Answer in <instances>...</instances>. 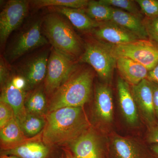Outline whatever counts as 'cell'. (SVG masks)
<instances>
[{"label":"cell","instance_id":"obj_1","mask_svg":"<svg viewBox=\"0 0 158 158\" xmlns=\"http://www.w3.org/2000/svg\"><path fill=\"white\" fill-rule=\"evenodd\" d=\"M88 127L82 107L58 109L47 116L44 141L48 144L72 142L88 131Z\"/></svg>","mask_w":158,"mask_h":158},{"label":"cell","instance_id":"obj_2","mask_svg":"<svg viewBox=\"0 0 158 158\" xmlns=\"http://www.w3.org/2000/svg\"><path fill=\"white\" fill-rule=\"evenodd\" d=\"M94 75L89 69L77 65L52 95L49 113L65 107H82L90 98Z\"/></svg>","mask_w":158,"mask_h":158},{"label":"cell","instance_id":"obj_3","mask_svg":"<svg viewBox=\"0 0 158 158\" xmlns=\"http://www.w3.org/2000/svg\"><path fill=\"white\" fill-rule=\"evenodd\" d=\"M44 35L52 48L76 62L83 54V45L71 24L62 15L52 12L43 20Z\"/></svg>","mask_w":158,"mask_h":158},{"label":"cell","instance_id":"obj_4","mask_svg":"<svg viewBox=\"0 0 158 158\" xmlns=\"http://www.w3.org/2000/svg\"><path fill=\"white\" fill-rule=\"evenodd\" d=\"M79 61L90 65L105 84L111 82L116 67V58L110 45L97 39L88 41L84 46Z\"/></svg>","mask_w":158,"mask_h":158},{"label":"cell","instance_id":"obj_5","mask_svg":"<svg viewBox=\"0 0 158 158\" xmlns=\"http://www.w3.org/2000/svg\"><path fill=\"white\" fill-rule=\"evenodd\" d=\"M109 45L116 58L122 57L131 59L149 71L158 64V47L149 40H139L123 45Z\"/></svg>","mask_w":158,"mask_h":158},{"label":"cell","instance_id":"obj_6","mask_svg":"<svg viewBox=\"0 0 158 158\" xmlns=\"http://www.w3.org/2000/svg\"><path fill=\"white\" fill-rule=\"evenodd\" d=\"M43 20L36 21L21 32L15 40L6 54L7 59L13 62L26 53L49 42L42 32Z\"/></svg>","mask_w":158,"mask_h":158},{"label":"cell","instance_id":"obj_7","mask_svg":"<svg viewBox=\"0 0 158 158\" xmlns=\"http://www.w3.org/2000/svg\"><path fill=\"white\" fill-rule=\"evenodd\" d=\"M76 65V62L52 48L44 81L45 91L48 95H52L63 84Z\"/></svg>","mask_w":158,"mask_h":158},{"label":"cell","instance_id":"obj_8","mask_svg":"<svg viewBox=\"0 0 158 158\" xmlns=\"http://www.w3.org/2000/svg\"><path fill=\"white\" fill-rule=\"evenodd\" d=\"M31 1L10 0L0 13V44L2 48L11 33L18 28L25 18Z\"/></svg>","mask_w":158,"mask_h":158},{"label":"cell","instance_id":"obj_9","mask_svg":"<svg viewBox=\"0 0 158 158\" xmlns=\"http://www.w3.org/2000/svg\"><path fill=\"white\" fill-rule=\"evenodd\" d=\"M91 31L97 40L111 46L123 45L141 40L111 21L101 23Z\"/></svg>","mask_w":158,"mask_h":158},{"label":"cell","instance_id":"obj_10","mask_svg":"<svg viewBox=\"0 0 158 158\" xmlns=\"http://www.w3.org/2000/svg\"><path fill=\"white\" fill-rule=\"evenodd\" d=\"M132 93L137 107L148 124L153 127L156 122L155 111L151 82L148 79L132 86Z\"/></svg>","mask_w":158,"mask_h":158},{"label":"cell","instance_id":"obj_11","mask_svg":"<svg viewBox=\"0 0 158 158\" xmlns=\"http://www.w3.org/2000/svg\"><path fill=\"white\" fill-rule=\"evenodd\" d=\"M71 143L72 150L76 158H103L100 141L91 131L88 130Z\"/></svg>","mask_w":158,"mask_h":158},{"label":"cell","instance_id":"obj_12","mask_svg":"<svg viewBox=\"0 0 158 158\" xmlns=\"http://www.w3.org/2000/svg\"><path fill=\"white\" fill-rule=\"evenodd\" d=\"M117 93L119 107L126 121L132 127L139 123L138 107L129 85L122 78L117 80Z\"/></svg>","mask_w":158,"mask_h":158},{"label":"cell","instance_id":"obj_13","mask_svg":"<svg viewBox=\"0 0 158 158\" xmlns=\"http://www.w3.org/2000/svg\"><path fill=\"white\" fill-rule=\"evenodd\" d=\"M49 56L48 51L42 52L20 67V75L25 79L27 85L33 87L45 79Z\"/></svg>","mask_w":158,"mask_h":158},{"label":"cell","instance_id":"obj_14","mask_svg":"<svg viewBox=\"0 0 158 158\" xmlns=\"http://www.w3.org/2000/svg\"><path fill=\"white\" fill-rule=\"evenodd\" d=\"M95 113L98 119L105 124H110L113 118V93L106 84H100L95 89Z\"/></svg>","mask_w":158,"mask_h":158},{"label":"cell","instance_id":"obj_15","mask_svg":"<svg viewBox=\"0 0 158 158\" xmlns=\"http://www.w3.org/2000/svg\"><path fill=\"white\" fill-rule=\"evenodd\" d=\"M26 93L25 90L19 89L9 81L2 88L1 101L6 102L13 108L15 118L19 123L27 116V110L25 106Z\"/></svg>","mask_w":158,"mask_h":158},{"label":"cell","instance_id":"obj_16","mask_svg":"<svg viewBox=\"0 0 158 158\" xmlns=\"http://www.w3.org/2000/svg\"><path fill=\"white\" fill-rule=\"evenodd\" d=\"M116 67L122 78L132 86L147 79L149 72L143 65L125 57L116 58Z\"/></svg>","mask_w":158,"mask_h":158},{"label":"cell","instance_id":"obj_17","mask_svg":"<svg viewBox=\"0 0 158 158\" xmlns=\"http://www.w3.org/2000/svg\"><path fill=\"white\" fill-rule=\"evenodd\" d=\"M111 21L135 34L140 39L149 40L143 19L135 15L113 8Z\"/></svg>","mask_w":158,"mask_h":158},{"label":"cell","instance_id":"obj_18","mask_svg":"<svg viewBox=\"0 0 158 158\" xmlns=\"http://www.w3.org/2000/svg\"><path fill=\"white\" fill-rule=\"evenodd\" d=\"M52 12L62 15L69 20L72 24L78 30L82 31H92L98 27V23L89 17L85 9H76L63 7L48 8Z\"/></svg>","mask_w":158,"mask_h":158},{"label":"cell","instance_id":"obj_19","mask_svg":"<svg viewBox=\"0 0 158 158\" xmlns=\"http://www.w3.org/2000/svg\"><path fill=\"white\" fill-rule=\"evenodd\" d=\"M111 146L115 158H145V154L140 146L129 138L114 137Z\"/></svg>","mask_w":158,"mask_h":158},{"label":"cell","instance_id":"obj_20","mask_svg":"<svg viewBox=\"0 0 158 158\" xmlns=\"http://www.w3.org/2000/svg\"><path fill=\"white\" fill-rule=\"evenodd\" d=\"M48 152V148L43 143L33 141L18 144L5 153L21 158H45Z\"/></svg>","mask_w":158,"mask_h":158},{"label":"cell","instance_id":"obj_21","mask_svg":"<svg viewBox=\"0 0 158 158\" xmlns=\"http://www.w3.org/2000/svg\"><path fill=\"white\" fill-rule=\"evenodd\" d=\"M0 137L2 143L7 146H11L25 140L26 136L15 118L1 128Z\"/></svg>","mask_w":158,"mask_h":158},{"label":"cell","instance_id":"obj_22","mask_svg":"<svg viewBox=\"0 0 158 158\" xmlns=\"http://www.w3.org/2000/svg\"><path fill=\"white\" fill-rule=\"evenodd\" d=\"M112 7L102 3L100 1H89L85 9L86 14L92 19L98 23L106 22L111 20Z\"/></svg>","mask_w":158,"mask_h":158},{"label":"cell","instance_id":"obj_23","mask_svg":"<svg viewBox=\"0 0 158 158\" xmlns=\"http://www.w3.org/2000/svg\"><path fill=\"white\" fill-rule=\"evenodd\" d=\"M88 0H34L31 1L36 9L44 7H63L76 9H85L88 6Z\"/></svg>","mask_w":158,"mask_h":158},{"label":"cell","instance_id":"obj_24","mask_svg":"<svg viewBox=\"0 0 158 158\" xmlns=\"http://www.w3.org/2000/svg\"><path fill=\"white\" fill-rule=\"evenodd\" d=\"M20 126L26 137H33L40 132L44 128L46 121L40 116L28 113L19 123Z\"/></svg>","mask_w":158,"mask_h":158},{"label":"cell","instance_id":"obj_25","mask_svg":"<svg viewBox=\"0 0 158 158\" xmlns=\"http://www.w3.org/2000/svg\"><path fill=\"white\" fill-rule=\"evenodd\" d=\"M46 105L44 93L41 90L35 91L29 97L26 102V110L29 113L40 114L43 112Z\"/></svg>","mask_w":158,"mask_h":158},{"label":"cell","instance_id":"obj_26","mask_svg":"<svg viewBox=\"0 0 158 158\" xmlns=\"http://www.w3.org/2000/svg\"><path fill=\"white\" fill-rule=\"evenodd\" d=\"M106 5L135 15L142 19V14L135 1L132 0H100Z\"/></svg>","mask_w":158,"mask_h":158},{"label":"cell","instance_id":"obj_27","mask_svg":"<svg viewBox=\"0 0 158 158\" xmlns=\"http://www.w3.org/2000/svg\"><path fill=\"white\" fill-rule=\"evenodd\" d=\"M141 13L148 18L158 17V0H136Z\"/></svg>","mask_w":158,"mask_h":158},{"label":"cell","instance_id":"obj_28","mask_svg":"<svg viewBox=\"0 0 158 158\" xmlns=\"http://www.w3.org/2000/svg\"><path fill=\"white\" fill-rule=\"evenodd\" d=\"M143 21L148 39L158 47V17L155 18L145 17Z\"/></svg>","mask_w":158,"mask_h":158},{"label":"cell","instance_id":"obj_29","mask_svg":"<svg viewBox=\"0 0 158 158\" xmlns=\"http://www.w3.org/2000/svg\"><path fill=\"white\" fill-rule=\"evenodd\" d=\"M15 118L13 108L3 101L0 102V128H2Z\"/></svg>","mask_w":158,"mask_h":158},{"label":"cell","instance_id":"obj_30","mask_svg":"<svg viewBox=\"0 0 158 158\" xmlns=\"http://www.w3.org/2000/svg\"><path fill=\"white\" fill-rule=\"evenodd\" d=\"M10 76V70L9 66L7 64L6 59L1 56L0 59V81L1 86L2 88L8 81H9Z\"/></svg>","mask_w":158,"mask_h":158},{"label":"cell","instance_id":"obj_31","mask_svg":"<svg viewBox=\"0 0 158 158\" xmlns=\"http://www.w3.org/2000/svg\"><path fill=\"white\" fill-rule=\"evenodd\" d=\"M147 139L149 143L158 144V126L152 127L148 134Z\"/></svg>","mask_w":158,"mask_h":158},{"label":"cell","instance_id":"obj_32","mask_svg":"<svg viewBox=\"0 0 158 158\" xmlns=\"http://www.w3.org/2000/svg\"><path fill=\"white\" fill-rule=\"evenodd\" d=\"M151 83L152 88L154 106L156 117L158 119V83L153 82H151Z\"/></svg>","mask_w":158,"mask_h":158},{"label":"cell","instance_id":"obj_33","mask_svg":"<svg viewBox=\"0 0 158 158\" xmlns=\"http://www.w3.org/2000/svg\"><path fill=\"white\" fill-rule=\"evenodd\" d=\"M147 79L150 81L158 83V64L148 72Z\"/></svg>","mask_w":158,"mask_h":158},{"label":"cell","instance_id":"obj_34","mask_svg":"<svg viewBox=\"0 0 158 158\" xmlns=\"http://www.w3.org/2000/svg\"><path fill=\"white\" fill-rule=\"evenodd\" d=\"M152 152L154 156L156 158H158V144H153L151 148Z\"/></svg>","mask_w":158,"mask_h":158},{"label":"cell","instance_id":"obj_35","mask_svg":"<svg viewBox=\"0 0 158 158\" xmlns=\"http://www.w3.org/2000/svg\"><path fill=\"white\" fill-rule=\"evenodd\" d=\"M67 156L68 158H76L75 157L72 156L71 155H70V154L69 153H67Z\"/></svg>","mask_w":158,"mask_h":158},{"label":"cell","instance_id":"obj_36","mask_svg":"<svg viewBox=\"0 0 158 158\" xmlns=\"http://www.w3.org/2000/svg\"><path fill=\"white\" fill-rule=\"evenodd\" d=\"M4 158H18L16 157H14V156H8V157L5 156V157H4Z\"/></svg>","mask_w":158,"mask_h":158}]
</instances>
